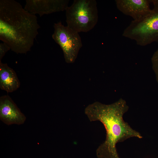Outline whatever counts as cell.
Returning a JSON list of instances; mask_svg holds the SVG:
<instances>
[{"instance_id": "1", "label": "cell", "mask_w": 158, "mask_h": 158, "mask_svg": "<svg viewBox=\"0 0 158 158\" xmlns=\"http://www.w3.org/2000/svg\"><path fill=\"white\" fill-rule=\"evenodd\" d=\"M128 109L126 101L122 98L109 104L96 102L85 108V113L90 121H99L106 130L105 140L97 150L98 158H119L116 148L117 143L131 138H142L139 132L123 119V115Z\"/></svg>"}, {"instance_id": "2", "label": "cell", "mask_w": 158, "mask_h": 158, "mask_svg": "<svg viewBox=\"0 0 158 158\" xmlns=\"http://www.w3.org/2000/svg\"><path fill=\"white\" fill-rule=\"evenodd\" d=\"M40 26L36 16L14 0H0V40L17 54L30 51Z\"/></svg>"}, {"instance_id": "3", "label": "cell", "mask_w": 158, "mask_h": 158, "mask_svg": "<svg viewBox=\"0 0 158 158\" xmlns=\"http://www.w3.org/2000/svg\"><path fill=\"white\" fill-rule=\"evenodd\" d=\"M65 11L67 26L78 33L90 31L98 21L95 0H74Z\"/></svg>"}, {"instance_id": "4", "label": "cell", "mask_w": 158, "mask_h": 158, "mask_svg": "<svg viewBox=\"0 0 158 158\" xmlns=\"http://www.w3.org/2000/svg\"><path fill=\"white\" fill-rule=\"evenodd\" d=\"M122 35L135 41L140 46L158 42V8H154L141 19L132 21L125 29Z\"/></svg>"}, {"instance_id": "5", "label": "cell", "mask_w": 158, "mask_h": 158, "mask_svg": "<svg viewBox=\"0 0 158 158\" xmlns=\"http://www.w3.org/2000/svg\"><path fill=\"white\" fill-rule=\"evenodd\" d=\"M54 28L52 38L61 49L66 62L69 63H74L82 46L78 33L64 26L61 22L54 23Z\"/></svg>"}, {"instance_id": "6", "label": "cell", "mask_w": 158, "mask_h": 158, "mask_svg": "<svg viewBox=\"0 0 158 158\" xmlns=\"http://www.w3.org/2000/svg\"><path fill=\"white\" fill-rule=\"evenodd\" d=\"M69 1V0H26L24 8L31 14L41 17L66 11Z\"/></svg>"}, {"instance_id": "7", "label": "cell", "mask_w": 158, "mask_h": 158, "mask_svg": "<svg viewBox=\"0 0 158 158\" xmlns=\"http://www.w3.org/2000/svg\"><path fill=\"white\" fill-rule=\"evenodd\" d=\"M26 119L11 98L8 95L0 97V119L8 125H21Z\"/></svg>"}, {"instance_id": "8", "label": "cell", "mask_w": 158, "mask_h": 158, "mask_svg": "<svg viewBox=\"0 0 158 158\" xmlns=\"http://www.w3.org/2000/svg\"><path fill=\"white\" fill-rule=\"evenodd\" d=\"M115 1L117 9L134 20L141 19L151 11L150 0H116Z\"/></svg>"}, {"instance_id": "9", "label": "cell", "mask_w": 158, "mask_h": 158, "mask_svg": "<svg viewBox=\"0 0 158 158\" xmlns=\"http://www.w3.org/2000/svg\"><path fill=\"white\" fill-rule=\"evenodd\" d=\"M15 71L6 63L0 61V88L8 93L12 92L20 86Z\"/></svg>"}, {"instance_id": "10", "label": "cell", "mask_w": 158, "mask_h": 158, "mask_svg": "<svg viewBox=\"0 0 158 158\" xmlns=\"http://www.w3.org/2000/svg\"><path fill=\"white\" fill-rule=\"evenodd\" d=\"M152 69L155 73L158 83V48L154 53L151 58Z\"/></svg>"}, {"instance_id": "11", "label": "cell", "mask_w": 158, "mask_h": 158, "mask_svg": "<svg viewBox=\"0 0 158 158\" xmlns=\"http://www.w3.org/2000/svg\"><path fill=\"white\" fill-rule=\"evenodd\" d=\"M10 49V47L6 44L3 42L0 43V61L6 53Z\"/></svg>"}, {"instance_id": "12", "label": "cell", "mask_w": 158, "mask_h": 158, "mask_svg": "<svg viewBox=\"0 0 158 158\" xmlns=\"http://www.w3.org/2000/svg\"><path fill=\"white\" fill-rule=\"evenodd\" d=\"M150 1L153 4L154 8H158V0H150Z\"/></svg>"}]
</instances>
